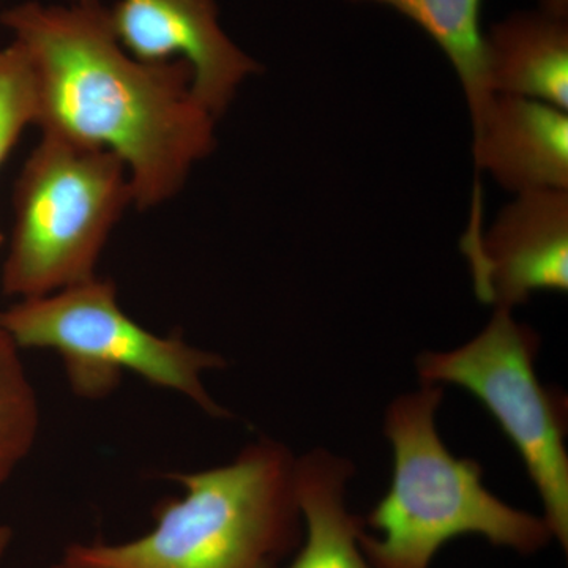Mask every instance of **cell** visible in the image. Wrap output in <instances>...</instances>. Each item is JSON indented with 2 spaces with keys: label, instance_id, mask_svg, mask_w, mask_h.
<instances>
[{
  "label": "cell",
  "instance_id": "9",
  "mask_svg": "<svg viewBox=\"0 0 568 568\" xmlns=\"http://www.w3.org/2000/svg\"><path fill=\"white\" fill-rule=\"evenodd\" d=\"M476 295L495 308L514 310L530 295L568 291V190L515 194L481 241Z\"/></svg>",
  "mask_w": 568,
  "mask_h": 568
},
{
  "label": "cell",
  "instance_id": "3",
  "mask_svg": "<svg viewBox=\"0 0 568 568\" xmlns=\"http://www.w3.org/2000/svg\"><path fill=\"white\" fill-rule=\"evenodd\" d=\"M444 387L422 384L388 406L384 433L394 448L387 495L364 519L361 548L373 568H429L454 538L534 555L552 540L544 517L508 506L484 485L476 459L457 458L437 432Z\"/></svg>",
  "mask_w": 568,
  "mask_h": 568
},
{
  "label": "cell",
  "instance_id": "1",
  "mask_svg": "<svg viewBox=\"0 0 568 568\" xmlns=\"http://www.w3.org/2000/svg\"><path fill=\"white\" fill-rule=\"evenodd\" d=\"M0 22L31 61L41 134L118 156L140 211L173 200L215 149L216 119L197 100L189 63L134 59L100 0L22 2Z\"/></svg>",
  "mask_w": 568,
  "mask_h": 568
},
{
  "label": "cell",
  "instance_id": "5",
  "mask_svg": "<svg viewBox=\"0 0 568 568\" xmlns=\"http://www.w3.org/2000/svg\"><path fill=\"white\" fill-rule=\"evenodd\" d=\"M0 328L20 349L59 353L71 388L84 398H103L123 373L132 372L152 386L185 395L212 417L227 416L201 383L204 372L223 368V358L142 327L123 312L108 280L95 276L22 298L0 313Z\"/></svg>",
  "mask_w": 568,
  "mask_h": 568
},
{
  "label": "cell",
  "instance_id": "2",
  "mask_svg": "<svg viewBox=\"0 0 568 568\" xmlns=\"http://www.w3.org/2000/svg\"><path fill=\"white\" fill-rule=\"evenodd\" d=\"M297 458L261 439L233 463L178 474L185 493L156 507L155 526L122 544H74V568H274L304 536Z\"/></svg>",
  "mask_w": 568,
  "mask_h": 568
},
{
  "label": "cell",
  "instance_id": "16",
  "mask_svg": "<svg viewBox=\"0 0 568 568\" xmlns=\"http://www.w3.org/2000/svg\"><path fill=\"white\" fill-rule=\"evenodd\" d=\"M11 538H13V530L9 526L0 525V564L9 551Z\"/></svg>",
  "mask_w": 568,
  "mask_h": 568
},
{
  "label": "cell",
  "instance_id": "12",
  "mask_svg": "<svg viewBox=\"0 0 568 568\" xmlns=\"http://www.w3.org/2000/svg\"><path fill=\"white\" fill-rule=\"evenodd\" d=\"M390 7L416 22L452 63L465 92L473 138L495 100L488 77L487 37L481 31V0H351Z\"/></svg>",
  "mask_w": 568,
  "mask_h": 568
},
{
  "label": "cell",
  "instance_id": "8",
  "mask_svg": "<svg viewBox=\"0 0 568 568\" xmlns=\"http://www.w3.org/2000/svg\"><path fill=\"white\" fill-rule=\"evenodd\" d=\"M473 159L476 183L462 252L476 284L485 231L481 171L515 194L568 190V112L538 100L496 95L473 138Z\"/></svg>",
  "mask_w": 568,
  "mask_h": 568
},
{
  "label": "cell",
  "instance_id": "4",
  "mask_svg": "<svg viewBox=\"0 0 568 568\" xmlns=\"http://www.w3.org/2000/svg\"><path fill=\"white\" fill-rule=\"evenodd\" d=\"M132 204L118 156L41 134L14 185L3 293L22 301L95 278L104 244Z\"/></svg>",
  "mask_w": 568,
  "mask_h": 568
},
{
  "label": "cell",
  "instance_id": "15",
  "mask_svg": "<svg viewBox=\"0 0 568 568\" xmlns=\"http://www.w3.org/2000/svg\"><path fill=\"white\" fill-rule=\"evenodd\" d=\"M538 2H540L541 11H545V13L567 20L568 0H538Z\"/></svg>",
  "mask_w": 568,
  "mask_h": 568
},
{
  "label": "cell",
  "instance_id": "11",
  "mask_svg": "<svg viewBox=\"0 0 568 568\" xmlns=\"http://www.w3.org/2000/svg\"><path fill=\"white\" fill-rule=\"evenodd\" d=\"M349 459L316 448L295 465L304 544L286 568H373L361 548L364 519L347 507Z\"/></svg>",
  "mask_w": 568,
  "mask_h": 568
},
{
  "label": "cell",
  "instance_id": "14",
  "mask_svg": "<svg viewBox=\"0 0 568 568\" xmlns=\"http://www.w3.org/2000/svg\"><path fill=\"white\" fill-rule=\"evenodd\" d=\"M39 92L28 54L17 41L0 48V166L28 126L37 125Z\"/></svg>",
  "mask_w": 568,
  "mask_h": 568
},
{
  "label": "cell",
  "instance_id": "7",
  "mask_svg": "<svg viewBox=\"0 0 568 568\" xmlns=\"http://www.w3.org/2000/svg\"><path fill=\"white\" fill-rule=\"evenodd\" d=\"M108 18L115 39L138 61L189 63L194 93L215 119L242 82L261 71L223 31L216 0H119Z\"/></svg>",
  "mask_w": 568,
  "mask_h": 568
},
{
  "label": "cell",
  "instance_id": "13",
  "mask_svg": "<svg viewBox=\"0 0 568 568\" xmlns=\"http://www.w3.org/2000/svg\"><path fill=\"white\" fill-rule=\"evenodd\" d=\"M39 424V403L20 347L0 328V487L28 457Z\"/></svg>",
  "mask_w": 568,
  "mask_h": 568
},
{
  "label": "cell",
  "instance_id": "17",
  "mask_svg": "<svg viewBox=\"0 0 568 568\" xmlns=\"http://www.w3.org/2000/svg\"><path fill=\"white\" fill-rule=\"evenodd\" d=\"M51 568H74V567L69 566V564H65V562H63V560H61V562L55 564V566L51 567Z\"/></svg>",
  "mask_w": 568,
  "mask_h": 568
},
{
  "label": "cell",
  "instance_id": "10",
  "mask_svg": "<svg viewBox=\"0 0 568 568\" xmlns=\"http://www.w3.org/2000/svg\"><path fill=\"white\" fill-rule=\"evenodd\" d=\"M487 37L495 95L538 100L568 112V24L545 11H517Z\"/></svg>",
  "mask_w": 568,
  "mask_h": 568
},
{
  "label": "cell",
  "instance_id": "18",
  "mask_svg": "<svg viewBox=\"0 0 568 568\" xmlns=\"http://www.w3.org/2000/svg\"><path fill=\"white\" fill-rule=\"evenodd\" d=\"M2 244H3V235H2V233H0V246H2Z\"/></svg>",
  "mask_w": 568,
  "mask_h": 568
},
{
  "label": "cell",
  "instance_id": "6",
  "mask_svg": "<svg viewBox=\"0 0 568 568\" xmlns=\"http://www.w3.org/2000/svg\"><path fill=\"white\" fill-rule=\"evenodd\" d=\"M540 336L510 310L495 308L487 327L447 353H422V384H454L476 396L517 447L536 485L549 532L568 549L567 396L538 381Z\"/></svg>",
  "mask_w": 568,
  "mask_h": 568
}]
</instances>
